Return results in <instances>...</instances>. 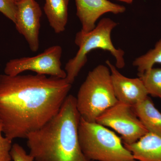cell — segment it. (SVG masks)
<instances>
[{
    "mask_svg": "<svg viewBox=\"0 0 161 161\" xmlns=\"http://www.w3.org/2000/svg\"><path fill=\"white\" fill-rule=\"evenodd\" d=\"M117 1H120L123 3H126L127 4H132L133 3L134 0H117Z\"/></svg>",
    "mask_w": 161,
    "mask_h": 161,
    "instance_id": "cell-19",
    "label": "cell"
},
{
    "mask_svg": "<svg viewBox=\"0 0 161 161\" xmlns=\"http://www.w3.org/2000/svg\"><path fill=\"white\" fill-rule=\"evenodd\" d=\"M72 84L66 78L0 75V121L7 138H26L57 115Z\"/></svg>",
    "mask_w": 161,
    "mask_h": 161,
    "instance_id": "cell-1",
    "label": "cell"
},
{
    "mask_svg": "<svg viewBox=\"0 0 161 161\" xmlns=\"http://www.w3.org/2000/svg\"><path fill=\"white\" fill-rule=\"evenodd\" d=\"M15 1H16L17 2H18V1H19V0H15Z\"/></svg>",
    "mask_w": 161,
    "mask_h": 161,
    "instance_id": "cell-20",
    "label": "cell"
},
{
    "mask_svg": "<svg viewBox=\"0 0 161 161\" xmlns=\"http://www.w3.org/2000/svg\"><path fill=\"white\" fill-rule=\"evenodd\" d=\"M132 108L148 132L161 136V112L149 96Z\"/></svg>",
    "mask_w": 161,
    "mask_h": 161,
    "instance_id": "cell-12",
    "label": "cell"
},
{
    "mask_svg": "<svg viewBox=\"0 0 161 161\" xmlns=\"http://www.w3.org/2000/svg\"><path fill=\"white\" fill-rule=\"evenodd\" d=\"M80 118L76 97L68 95L57 115L26 136L29 154L34 160L92 161L80 148L78 137Z\"/></svg>",
    "mask_w": 161,
    "mask_h": 161,
    "instance_id": "cell-2",
    "label": "cell"
},
{
    "mask_svg": "<svg viewBox=\"0 0 161 161\" xmlns=\"http://www.w3.org/2000/svg\"><path fill=\"white\" fill-rule=\"evenodd\" d=\"M17 3L15 0H0V12L14 23L17 8Z\"/></svg>",
    "mask_w": 161,
    "mask_h": 161,
    "instance_id": "cell-17",
    "label": "cell"
},
{
    "mask_svg": "<svg viewBox=\"0 0 161 161\" xmlns=\"http://www.w3.org/2000/svg\"><path fill=\"white\" fill-rule=\"evenodd\" d=\"M111 72L115 97L119 102L133 106L148 96L140 78H129L122 75L109 60L106 61Z\"/></svg>",
    "mask_w": 161,
    "mask_h": 161,
    "instance_id": "cell-9",
    "label": "cell"
},
{
    "mask_svg": "<svg viewBox=\"0 0 161 161\" xmlns=\"http://www.w3.org/2000/svg\"><path fill=\"white\" fill-rule=\"evenodd\" d=\"M69 3V0H45L43 10L56 33L65 31L68 20Z\"/></svg>",
    "mask_w": 161,
    "mask_h": 161,
    "instance_id": "cell-13",
    "label": "cell"
},
{
    "mask_svg": "<svg viewBox=\"0 0 161 161\" xmlns=\"http://www.w3.org/2000/svg\"><path fill=\"white\" fill-rule=\"evenodd\" d=\"M139 77L148 95L161 99V68L153 67Z\"/></svg>",
    "mask_w": 161,
    "mask_h": 161,
    "instance_id": "cell-15",
    "label": "cell"
},
{
    "mask_svg": "<svg viewBox=\"0 0 161 161\" xmlns=\"http://www.w3.org/2000/svg\"><path fill=\"white\" fill-rule=\"evenodd\" d=\"M156 63L161 64V39L156 43L154 47L133 61V66L137 67L138 77L152 68Z\"/></svg>",
    "mask_w": 161,
    "mask_h": 161,
    "instance_id": "cell-14",
    "label": "cell"
},
{
    "mask_svg": "<svg viewBox=\"0 0 161 161\" xmlns=\"http://www.w3.org/2000/svg\"><path fill=\"white\" fill-rule=\"evenodd\" d=\"M62 47L55 45L34 57H23L9 60L6 64L4 74L10 76L31 71L38 75L65 78L66 73L61 67Z\"/></svg>",
    "mask_w": 161,
    "mask_h": 161,
    "instance_id": "cell-6",
    "label": "cell"
},
{
    "mask_svg": "<svg viewBox=\"0 0 161 161\" xmlns=\"http://www.w3.org/2000/svg\"><path fill=\"white\" fill-rule=\"evenodd\" d=\"M96 122L119 133L124 145L134 143L148 132L132 106L119 101L102 114Z\"/></svg>",
    "mask_w": 161,
    "mask_h": 161,
    "instance_id": "cell-7",
    "label": "cell"
},
{
    "mask_svg": "<svg viewBox=\"0 0 161 161\" xmlns=\"http://www.w3.org/2000/svg\"><path fill=\"white\" fill-rule=\"evenodd\" d=\"M76 98L80 116L90 122H95L105 111L117 103L108 67L99 64L89 72Z\"/></svg>",
    "mask_w": 161,
    "mask_h": 161,
    "instance_id": "cell-3",
    "label": "cell"
},
{
    "mask_svg": "<svg viewBox=\"0 0 161 161\" xmlns=\"http://www.w3.org/2000/svg\"><path fill=\"white\" fill-rule=\"evenodd\" d=\"M78 137L81 150L92 161H136L120 137L106 127L80 118Z\"/></svg>",
    "mask_w": 161,
    "mask_h": 161,
    "instance_id": "cell-5",
    "label": "cell"
},
{
    "mask_svg": "<svg viewBox=\"0 0 161 161\" xmlns=\"http://www.w3.org/2000/svg\"><path fill=\"white\" fill-rule=\"evenodd\" d=\"M3 126L0 121V161H12L10 151L12 140L3 135Z\"/></svg>",
    "mask_w": 161,
    "mask_h": 161,
    "instance_id": "cell-16",
    "label": "cell"
},
{
    "mask_svg": "<svg viewBox=\"0 0 161 161\" xmlns=\"http://www.w3.org/2000/svg\"><path fill=\"white\" fill-rule=\"evenodd\" d=\"M14 24L18 32L24 37L32 52L40 47L39 35L42 10L35 0H19L17 3Z\"/></svg>",
    "mask_w": 161,
    "mask_h": 161,
    "instance_id": "cell-8",
    "label": "cell"
},
{
    "mask_svg": "<svg viewBox=\"0 0 161 161\" xmlns=\"http://www.w3.org/2000/svg\"><path fill=\"white\" fill-rule=\"evenodd\" d=\"M124 146L136 161H161L160 136L148 132L134 143Z\"/></svg>",
    "mask_w": 161,
    "mask_h": 161,
    "instance_id": "cell-11",
    "label": "cell"
},
{
    "mask_svg": "<svg viewBox=\"0 0 161 161\" xmlns=\"http://www.w3.org/2000/svg\"><path fill=\"white\" fill-rule=\"evenodd\" d=\"M118 25L110 18H103L92 31L84 33L79 31L75 36V42L79 47L76 55L66 64L64 70L66 80L71 84L74 81L80 71L86 64L87 55L95 49L108 51L115 58V67L123 68L125 66V52L117 49L112 43L111 33Z\"/></svg>",
    "mask_w": 161,
    "mask_h": 161,
    "instance_id": "cell-4",
    "label": "cell"
},
{
    "mask_svg": "<svg viewBox=\"0 0 161 161\" xmlns=\"http://www.w3.org/2000/svg\"><path fill=\"white\" fill-rule=\"evenodd\" d=\"M10 154L13 161H34L33 158L19 144L12 145Z\"/></svg>",
    "mask_w": 161,
    "mask_h": 161,
    "instance_id": "cell-18",
    "label": "cell"
},
{
    "mask_svg": "<svg viewBox=\"0 0 161 161\" xmlns=\"http://www.w3.org/2000/svg\"><path fill=\"white\" fill-rule=\"evenodd\" d=\"M77 16L81 24L80 31L84 33L92 31L96 22L105 14H118L126 11L125 6L109 0H75Z\"/></svg>",
    "mask_w": 161,
    "mask_h": 161,
    "instance_id": "cell-10",
    "label": "cell"
}]
</instances>
